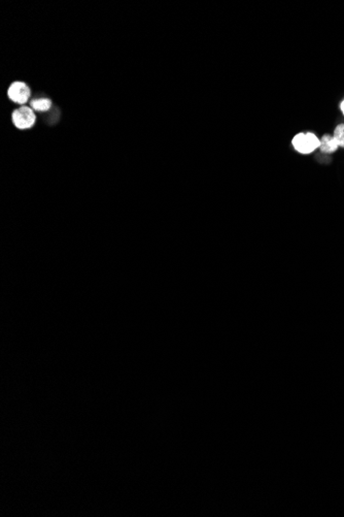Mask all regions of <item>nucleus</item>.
Segmentation results:
<instances>
[{
  "mask_svg": "<svg viewBox=\"0 0 344 517\" xmlns=\"http://www.w3.org/2000/svg\"><path fill=\"white\" fill-rule=\"evenodd\" d=\"M340 110H341V112H342V114H343V116H344V99H343V100H342V102L340 103Z\"/></svg>",
  "mask_w": 344,
  "mask_h": 517,
  "instance_id": "0eeeda50",
  "label": "nucleus"
},
{
  "mask_svg": "<svg viewBox=\"0 0 344 517\" xmlns=\"http://www.w3.org/2000/svg\"><path fill=\"white\" fill-rule=\"evenodd\" d=\"M339 149V145L333 135H324L319 139V150L322 153L332 154Z\"/></svg>",
  "mask_w": 344,
  "mask_h": 517,
  "instance_id": "20e7f679",
  "label": "nucleus"
},
{
  "mask_svg": "<svg viewBox=\"0 0 344 517\" xmlns=\"http://www.w3.org/2000/svg\"><path fill=\"white\" fill-rule=\"evenodd\" d=\"M30 106H31V109L34 111L46 112V111L50 110V107L52 106V101L49 98L34 99L30 102Z\"/></svg>",
  "mask_w": 344,
  "mask_h": 517,
  "instance_id": "39448f33",
  "label": "nucleus"
},
{
  "mask_svg": "<svg viewBox=\"0 0 344 517\" xmlns=\"http://www.w3.org/2000/svg\"><path fill=\"white\" fill-rule=\"evenodd\" d=\"M333 137L339 145V148H344V123L338 124L333 133Z\"/></svg>",
  "mask_w": 344,
  "mask_h": 517,
  "instance_id": "423d86ee",
  "label": "nucleus"
},
{
  "mask_svg": "<svg viewBox=\"0 0 344 517\" xmlns=\"http://www.w3.org/2000/svg\"><path fill=\"white\" fill-rule=\"evenodd\" d=\"M293 147L300 154H310L319 149V139L312 133H300L292 141Z\"/></svg>",
  "mask_w": 344,
  "mask_h": 517,
  "instance_id": "f257e3e1",
  "label": "nucleus"
},
{
  "mask_svg": "<svg viewBox=\"0 0 344 517\" xmlns=\"http://www.w3.org/2000/svg\"><path fill=\"white\" fill-rule=\"evenodd\" d=\"M35 114L31 107L23 105L13 113V122L19 129H27L34 125Z\"/></svg>",
  "mask_w": 344,
  "mask_h": 517,
  "instance_id": "f03ea898",
  "label": "nucleus"
},
{
  "mask_svg": "<svg viewBox=\"0 0 344 517\" xmlns=\"http://www.w3.org/2000/svg\"><path fill=\"white\" fill-rule=\"evenodd\" d=\"M30 88L23 82H15L9 89V97L16 103L25 104L30 98Z\"/></svg>",
  "mask_w": 344,
  "mask_h": 517,
  "instance_id": "7ed1b4c3",
  "label": "nucleus"
}]
</instances>
